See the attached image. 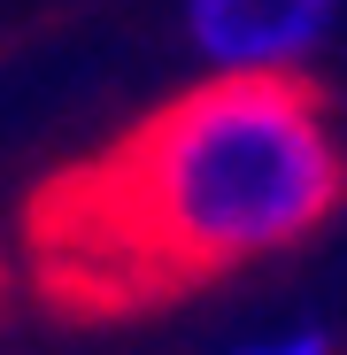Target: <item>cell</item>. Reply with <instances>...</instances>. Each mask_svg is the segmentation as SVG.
<instances>
[{
  "instance_id": "obj_2",
  "label": "cell",
  "mask_w": 347,
  "mask_h": 355,
  "mask_svg": "<svg viewBox=\"0 0 347 355\" xmlns=\"http://www.w3.org/2000/svg\"><path fill=\"white\" fill-rule=\"evenodd\" d=\"M339 0H186V39L216 78H294Z\"/></svg>"
},
{
  "instance_id": "obj_3",
  "label": "cell",
  "mask_w": 347,
  "mask_h": 355,
  "mask_svg": "<svg viewBox=\"0 0 347 355\" xmlns=\"http://www.w3.org/2000/svg\"><path fill=\"white\" fill-rule=\"evenodd\" d=\"M224 355H332V340H324V332H270V340L224 347Z\"/></svg>"
},
{
  "instance_id": "obj_1",
  "label": "cell",
  "mask_w": 347,
  "mask_h": 355,
  "mask_svg": "<svg viewBox=\"0 0 347 355\" xmlns=\"http://www.w3.org/2000/svg\"><path fill=\"white\" fill-rule=\"evenodd\" d=\"M347 162L294 78H208L70 170L31 216V263L70 302H147L294 248L332 216Z\"/></svg>"
}]
</instances>
